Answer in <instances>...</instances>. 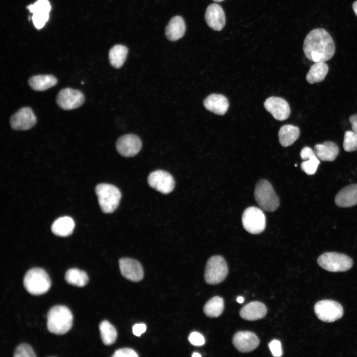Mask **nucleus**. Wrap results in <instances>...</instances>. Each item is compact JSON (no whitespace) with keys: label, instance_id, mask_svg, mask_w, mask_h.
<instances>
[{"label":"nucleus","instance_id":"obj_38","mask_svg":"<svg viewBox=\"0 0 357 357\" xmlns=\"http://www.w3.org/2000/svg\"><path fill=\"white\" fill-rule=\"evenodd\" d=\"M268 346L273 356L279 357L282 356L281 344L279 340H272Z\"/></svg>","mask_w":357,"mask_h":357},{"label":"nucleus","instance_id":"obj_22","mask_svg":"<svg viewBox=\"0 0 357 357\" xmlns=\"http://www.w3.org/2000/svg\"><path fill=\"white\" fill-rule=\"evenodd\" d=\"M185 32L184 21L181 16L177 15L169 22L166 28L165 35L169 40L175 41L182 38Z\"/></svg>","mask_w":357,"mask_h":357},{"label":"nucleus","instance_id":"obj_8","mask_svg":"<svg viewBox=\"0 0 357 357\" xmlns=\"http://www.w3.org/2000/svg\"><path fill=\"white\" fill-rule=\"evenodd\" d=\"M242 224L244 229L252 234L262 232L266 227V217L261 209L249 207L243 212Z\"/></svg>","mask_w":357,"mask_h":357},{"label":"nucleus","instance_id":"obj_42","mask_svg":"<svg viewBox=\"0 0 357 357\" xmlns=\"http://www.w3.org/2000/svg\"><path fill=\"white\" fill-rule=\"evenodd\" d=\"M353 10L357 16V0L355 1L353 4Z\"/></svg>","mask_w":357,"mask_h":357},{"label":"nucleus","instance_id":"obj_33","mask_svg":"<svg viewBox=\"0 0 357 357\" xmlns=\"http://www.w3.org/2000/svg\"><path fill=\"white\" fill-rule=\"evenodd\" d=\"M30 12L48 13H49L51 7L48 0H38L34 3L27 6Z\"/></svg>","mask_w":357,"mask_h":357},{"label":"nucleus","instance_id":"obj_41","mask_svg":"<svg viewBox=\"0 0 357 357\" xmlns=\"http://www.w3.org/2000/svg\"><path fill=\"white\" fill-rule=\"evenodd\" d=\"M353 130L357 134V114L351 116L349 118Z\"/></svg>","mask_w":357,"mask_h":357},{"label":"nucleus","instance_id":"obj_17","mask_svg":"<svg viewBox=\"0 0 357 357\" xmlns=\"http://www.w3.org/2000/svg\"><path fill=\"white\" fill-rule=\"evenodd\" d=\"M205 19L208 26L215 31H221L225 25L226 18L222 7L212 3L206 8Z\"/></svg>","mask_w":357,"mask_h":357},{"label":"nucleus","instance_id":"obj_23","mask_svg":"<svg viewBox=\"0 0 357 357\" xmlns=\"http://www.w3.org/2000/svg\"><path fill=\"white\" fill-rule=\"evenodd\" d=\"M58 80L54 76L50 74L34 75L28 80V84L34 90L43 91L54 86Z\"/></svg>","mask_w":357,"mask_h":357},{"label":"nucleus","instance_id":"obj_26","mask_svg":"<svg viewBox=\"0 0 357 357\" xmlns=\"http://www.w3.org/2000/svg\"><path fill=\"white\" fill-rule=\"evenodd\" d=\"M328 70V66L325 62H315L307 73L306 79L309 84L320 82L324 80Z\"/></svg>","mask_w":357,"mask_h":357},{"label":"nucleus","instance_id":"obj_34","mask_svg":"<svg viewBox=\"0 0 357 357\" xmlns=\"http://www.w3.org/2000/svg\"><path fill=\"white\" fill-rule=\"evenodd\" d=\"M13 356L14 357H34L36 355L31 346L23 343L19 345L15 349Z\"/></svg>","mask_w":357,"mask_h":357},{"label":"nucleus","instance_id":"obj_2","mask_svg":"<svg viewBox=\"0 0 357 357\" xmlns=\"http://www.w3.org/2000/svg\"><path fill=\"white\" fill-rule=\"evenodd\" d=\"M72 321V313L67 307L62 305H55L48 312L47 328L52 333L64 334L71 328Z\"/></svg>","mask_w":357,"mask_h":357},{"label":"nucleus","instance_id":"obj_39","mask_svg":"<svg viewBox=\"0 0 357 357\" xmlns=\"http://www.w3.org/2000/svg\"><path fill=\"white\" fill-rule=\"evenodd\" d=\"M315 155L314 151L309 147H304L300 151V155L302 159L306 160Z\"/></svg>","mask_w":357,"mask_h":357},{"label":"nucleus","instance_id":"obj_31","mask_svg":"<svg viewBox=\"0 0 357 357\" xmlns=\"http://www.w3.org/2000/svg\"><path fill=\"white\" fill-rule=\"evenodd\" d=\"M343 148L347 152L357 151V134L354 131L348 130L345 132Z\"/></svg>","mask_w":357,"mask_h":357},{"label":"nucleus","instance_id":"obj_15","mask_svg":"<svg viewBox=\"0 0 357 357\" xmlns=\"http://www.w3.org/2000/svg\"><path fill=\"white\" fill-rule=\"evenodd\" d=\"M258 337L253 332L244 331H238L233 336V344L239 352H250L255 350L259 345Z\"/></svg>","mask_w":357,"mask_h":357},{"label":"nucleus","instance_id":"obj_18","mask_svg":"<svg viewBox=\"0 0 357 357\" xmlns=\"http://www.w3.org/2000/svg\"><path fill=\"white\" fill-rule=\"evenodd\" d=\"M203 105L208 111L219 115H223L227 112L229 103L224 95L212 94L204 100Z\"/></svg>","mask_w":357,"mask_h":357},{"label":"nucleus","instance_id":"obj_37","mask_svg":"<svg viewBox=\"0 0 357 357\" xmlns=\"http://www.w3.org/2000/svg\"><path fill=\"white\" fill-rule=\"evenodd\" d=\"M114 357H137L138 355L136 352L130 348H121L115 351L112 356Z\"/></svg>","mask_w":357,"mask_h":357},{"label":"nucleus","instance_id":"obj_16","mask_svg":"<svg viewBox=\"0 0 357 357\" xmlns=\"http://www.w3.org/2000/svg\"><path fill=\"white\" fill-rule=\"evenodd\" d=\"M119 266L121 275L126 279L133 282H138L143 279V268L138 261L122 258L119 260Z\"/></svg>","mask_w":357,"mask_h":357},{"label":"nucleus","instance_id":"obj_28","mask_svg":"<svg viewBox=\"0 0 357 357\" xmlns=\"http://www.w3.org/2000/svg\"><path fill=\"white\" fill-rule=\"evenodd\" d=\"M64 278L68 284L78 287L85 286L89 280L87 273L77 268H71L67 270Z\"/></svg>","mask_w":357,"mask_h":357},{"label":"nucleus","instance_id":"obj_25","mask_svg":"<svg viewBox=\"0 0 357 357\" xmlns=\"http://www.w3.org/2000/svg\"><path fill=\"white\" fill-rule=\"evenodd\" d=\"M74 228L73 220L68 216H64L56 220L52 226V231L56 235L66 237L70 235Z\"/></svg>","mask_w":357,"mask_h":357},{"label":"nucleus","instance_id":"obj_36","mask_svg":"<svg viewBox=\"0 0 357 357\" xmlns=\"http://www.w3.org/2000/svg\"><path fill=\"white\" fill-rule=\"evenodd\" d=\"M188 340L193 345L201 346L205 344V339L203 336L197 332H193L190 334Z\"/></svg>","mask_w":357,"mask_h":357},{"label":"nucleus","instance_id":"obj_5","mask_svg":"<svg viewBox=\"0 0 357 357\" xmlns=\"http://www.w3.org/2000/svg\"><path fill=\"white\" fill-rule=\"evenodd\" d=\"M254 197L262 210L273 212L279 207V197L271 184L266 180L262 179L258 182L255 188Z\"/></svg>","mask_w":357,"mask_h":357},{"label":"nucleus","instance_id":"obj_13","mask_svg":"<svg viewBox=\"0 0 357 357\" xmlns=\"http://www.w3.org/2000/svg\"><path fill=\"white\" fill-rule=\"evenodd\" d=\"M142 142L138 136L133 134H125L120 137L116 142L118 152L124 157H132L141 150Z\"/></svg>","mask_w":357,"mask_h":357},{"label":"nucleus","instance_id":"obj_19","mask_svg":"<svg viewBox=\"0 0 357 357\" xmlns=\"http://www.w3.org/2000/svg\"><path fill=\"white\" fill-rule=\"evenodd\" d=\"M267 312L266 306L264 303L254 301L243 306L239 311V315L245 320L254 321L263 318Z\"/></svg>","mask_w":357,"mask_h":357},{"label":"nucleus","instance_id":"obj_27","mask_svg":"<svg viewBox=\"0 0 357 357\" xmlns=\"http://www.w3.org/2000/svg\"><path fill=\"white\" fill-rule=\"evenodd\" d=\"M128 49L122 45H116L110 50L109 59L111 64L115 68H119L122 66L126 60Z\"/></svg>","mask_w":357,"mask_h":357},{"label":"nucleus","instance_id":"obj_29","mask_svg":"<svg viewBox=\"0 0 357 357\" xmlns=\"http://www.w3.org/2000/svg\"><path fill=\"white\" fill-rule=\"evenodd\" d=\"M224 302L222 298L215 296L210 299L203 307L204 313L210 317H217L223 312Z\"/></svg>","mask_w":357,"mask_h":357},{"label":"nucleus","instance_id":"obj_45","mask_svg":"<svg viewBox=\"0 0 357 357\" xmlns=\"http://www.w3.org/2000/svg\"><path fill=\"white\" fill-rule=\"evenodd\" d=\"M214 0V1H216V2H221L224 0Z\"/></svg>","mask_w":357,"mask_h":357},{"label":"nucleus","instance_id":"obj_12","mask_svg":"<svg viewBox=\"0 0 357 357\" xmlns=\"http://www.w3.org/2000/svg\"><path fill=\"white\" fill-rule=\"evenodd\" d=\"M36 123V117L29 107H23L10 118V124L12 129L26 130L33 127Z\"/></svg>","mask_w":357,"mask_h":357},{"label":"nucleus","instance_id":"obj_3","mask_svg":"<svg viewBox=\"0 0 357 357\" xmlns=\"http://www.w3.org/2000/svg\"><path fill=\"white\" fill-rule=\"evenodd\" d=\"M24 287L33 295H41L46 293L50 288L51 281L46 271L39 267L30 269L23 279Z\"/></svg>","mask_w":357,"mask_h":357},{"label":"nucleus","instance_id":"obj_24","mask_svg":"<svg viewBox=\"0 0 357 357\" xmlns=\"http://www.w3.org/2000/svg\"><path fill=\"white\" fill-rule=\"evenodd\" d=\"M299 129L291 124H286L281 127L278 133L279 140L281 145L288 147L292 145L299 137Z\"/></svg>","mask_w":357,"mask_h":357},{"label":"nucleus","instance_id":"obj_14","mask_svg":"<svg viewBox=\"0 0 357 357\" xmlns=\"http://www.w3.org/2000/svg\"><path fill=\"white\" fill-rule=\"evenodd\" d=\"M265 109L274 118L278 120L287 119L290 115V108L288 102L278 97H270L264 103Z\"/></svg>","mask_w":357,"mask_h":357},{"label":"nucleus","instance_id":"obj_10","mask_svg":"<svg viewBox=\"0 0 357 357\" xmlns=\"http://www.w3.org/2000/svg\"><path fill=\"white\" fill-rule=\"evenodd\" d=\"M56 102L58 106L63 110H72L80 107L83 104L84 96L79 90L66 88L59 91Z\"/></svg>","mask_w":357,"mask_h":357},{"label":"nucleus","instance_id":"obj_43","mask_svg":"<svg viewBox=\"0 0 357 357\" xmlns=\"http://www.w3.org/2000/svg\"><path fill=\"white\" fill-rule=\"evenodd\" d=\"M237 301L239 303H241L244 301V298L242 297H239L237 299Z\"/></svg>","mask_w":357,"mask_h":357},{"label":"nucleus","instance_id":"obj_9","mask_svg":"<svg viewBox=\"0 0 357 357\" xmlns=\"http://www.w3.org/2000/svg\"><path fill=\"white\" fill-rule=\"evenodd\" d=\"M314 311L318 319L326 322H332L340 319L344 312L343 307L339 303L330 299L317 302Z\"/></svg>","mask_w":357,"mask_h":357},{"label":"nucleus","instance_id":"obj_1","mask_svg":"<svg viewBox=\"0 0 357 357\" xmlns=\"http://www.w3.org/2000/svg\"><path fill=\"white\" fill-rule=\"evenodd\" d=\"M305 57L314 62H325L334 55L335 45L330 34L324 29L316 28L306 35L303 43Z\"/></svg>","mask_w":357,"mask_h":357},{"label":"nucleus","instance_id":"obj_40","mask_svg":"<svg viewBox=\"0 0 357 357\" xmlns=\"http://www.w3.org/2000/svg\"><path fill=\"white\" fill-rule=\"evenodd\" d=\"M146 330V326L144 323L135 324L132 327L133 333L136 336H140Z\"/></svg>","mask_w":357,"mask_h":357},{"label":"nucleus","instance_id":"obj_20","mask_svg":"<svg viewBox=\"0 0 357 357\" xmlns=\"http://www.w3.org/2000/svg\"><path fill=\"white\" fill-rule=\"evenodd\" d=\"M336 204L341 207H350L357 204V184L348 185L342 189L335 198Z\"/></svg>","mask_w":357,"mask_h":357},{"label":"nucleus","instance_id":"obj_7","mask_svg":"<svg viewBox=\"0 0 357 357\" xmlns=\"http://www.w3.org/2000/svg\"><path fill=\"white\" fill-rule=\"evenodd\" d=\"M228 274V267L222 256L215 255L208 259L204 273V279L207 284H219L226 279Z\"/></svg>","mask_w":357,"mask_h":357},{"label":"nucleus","instance_id":"obj_6","mask_svg":"<svg viewBox=\"0 0 357 357\" xmlns=\"http://www.w3.org/2000/svg\"><path fill=\"white\" fill-rule=\"evenodd\" d=\"M317 263L323 269L332 272L347 271L353 264L352 259L348 256L334 252L321 254L317 259Z\"/></svg>","mask_w":357,"mask_h":357},{"label":"nucleus","instance_id":"obj_11","mask_svg":"<svg viewBox=\"0 0 357 357\" xmlns=\"http://www.w3.org/2000/svg\"><path fill=\"white\" fill-rule=\"evenodd\" d=\"M148 182L150 187L163 194L172 192L175 184L172 176L163 170L151 173L148 177Z\"/></svg>","mask_w":357,"mask_h":357},{"label":"nucleus","instance_id":"obj_44","mask_svg":"<svg viewBox=\"0 0 357 357\" xmlns=\"http://www.w3.org/2000/svg\"><path fill=\"white\" fill-rule=\"evenodd\" d=\"M201 356L198 353H193V354L192 355V357H200Z\"/></svg>","mask_w":357,"mask_h":357},{"label":"nucleus","instance_id":"obj_4","mask_svg":"<svg viewBox=\"0 0 357 357\" xmlns=\"http://www.w3.org/2000/svg\"><path fill=\"white\" fill-rule=\"evenodd\" d=\"M99 204L105 213H111L118 207L121 198V192L116 186L108 183H100L95 188Z\"/></svg>","mask_w":357,"mask_h":357},{"label":"nucleus","instance_id":"obj_35","mask_svg":"<svg viewBox=\"0 0 357 357\" xmlns=\"http://www.w3.org/2000/svg\"><path fill=\"white\" fill-rule=\"evenodd\" d=\"M49 18V13L35 12L33 13L32 20L35 27L40 29L42 28Z\"/></svg>","mask_w":357,"mask_h":357},{"label":"nucleus","instance_id":"obj_32","mask_svg":"<svg viewBox=\"0 0 357 357\" xmlns=\"http://www.w3.org/2000/svg\"><path fill=\"white\" fill-rule=\"evenodd\" d=\"M319 164L318 158L314 155L301 163V169L307 175H313L316 173Z\"/></svg>","mask_w":357,"mask_h":357},{"label":"nucleus","instance_id":"obj_30","mask_svg":"<svg viewBox=\"0 0 357 357\" xmlns=\"http://www.w3.org/2000/svg\"><path fill=\"white\" fill-rule=\"evenodd\" d=\"M99 330L103 343L106 345L114 344L117 337L115 327L108 321L104 320L99 325Z\"/></svg>","mask_w":357,"mask_h":357},{"label":"nucleus","instance_id":"obj_21","mask_svg":"<svg viewBox=\"0 0 357 357\" xmlns=\"http://www.w3.org/2000/svg\"><path fill=\"white\" fill-rule=\"evenodd\" d=\"M316 156L323 161H334L339 153L338 145L334 142L326 141L315 145L313 150Z\"/></svg>","mask_w":357,"mask_h":357}]
</instances>
